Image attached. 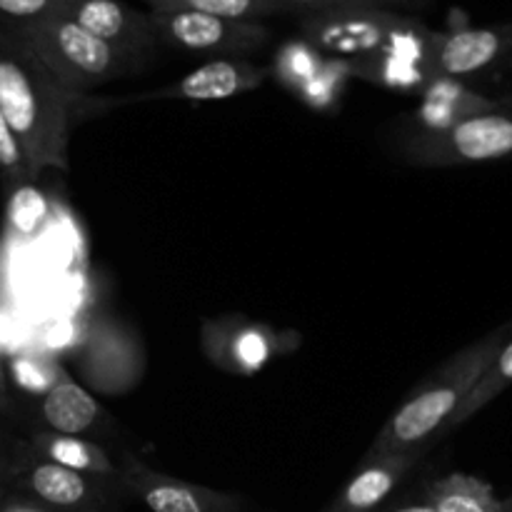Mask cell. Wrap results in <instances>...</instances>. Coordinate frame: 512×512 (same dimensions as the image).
Listing matches in <instances>:
<instances>
[{
	"label": "cell",
	"instance_id": "obj_19",
	"mask_svg": "<svg viewBox=\"0 0 512 512\" xmlns=\"http://www.w3.org/2000/svg\"><path fill=\"white\" fill-rule=\"evenodd\" d=\"M10 373L20 390L33 395H48L65 378L63 370L43 355H18L10 363Z\"/></svg>",
	"mask_w": 512,
	"mask_h": 512
},
{
	"label": "cell",
	"instance_id": "obj_22",
	"mask_svg": "<svg viewBox=\"0 0 512 512\" xmlns=\"http://www.w3.org/2000/svg\"><path fill=\"white\" fill-rule=\"evenodd\" d=\"M0 168L10 175H18V178L30 170L23 143L18 140L15 130L10 128V123L5 120L3 113H0Z\"/></svg>",
	"mask_w": 512,
	"mask_h": 512
},
{
	"label": "cell",
	"instance_id": "obj_16",
	"mask_svg": "<svg viewBox=\"0 0 512 512\" xmlns=\"http://www.w3.org/2000/svg\"><path fill=\"white\" fill-rule=\"evenodd\" d=\"M425 493L438 512H505V503H500L493 488L468 473L433 480Z\"/></svg>",
	"mask_w": 512,
	"mask_h": 512
},
{
	"label": "cell",
	"instance_id": "obj_11",
	"mask_svg": "<svg viewBox=\"0 0 512 512\" xmlns=\"http://www.w3.org/2000/svg\"><path fill=\"white\" fill-rule=\"evenodd\" d=\"M268 75V68L255 65L248 58H213L185 73L180 80L163 85V88L130 95L125 103H138V100H195V103L228 100L260 88L268 80Z\"/></svg>",
	"mask_w": 512,
	"mask_h": 512
},
{
	"label": "cell",
	"instance_id": "obj_17",
	"mask_svg": "<svg viewBox=\"0 0 512 512\" xmlns=\"http://www.w3.org/2000/svg\"><path fill=\"white\" fill-rule=\"evenodd\" d=\"M150 10H195V13L223 15L235 20H255L275 13H283L285 5L280 0H140Z\"/></svg>",
	"mask_w": 512,
	"mask_h": 512
},
{
	"label": "cell",
	"instance_id": "obj_5",
	"mask_svg": "<svg viewBox=\"0 0 512 512\" xmlns=\"http://www.w3.org/2000/svg\"><path fill=\"white\" fill-rule=\"evenodd\" d=\"M403 150L410 163L423 168H450L510 158L512 113L498 108L455 120L443 128L423 130L413 135Z\"/></svg>",
	"mask_w": 512,
	"mask_h": 512
},
{
	"label": "cell",
	"instance_id": "obj_18",
	"mask_svg": "<svg viewBox=\"0 0 512 512\" xmlns=\"http://www.w3.org/2000/svg\"><path fill=\"white\" fill-rule=\"evenodd\" d=\"M510 385H512V340L505 343V348L500 350L498 358L493 360V365L485 370V375L480 378V383L475 385L473 393L468 395V400L460 405V410L455 413V418L450 420V425L445 433H450V430H455L458 425H463L465 420L473 418L478 410H483L490 400L498 398V395L503 393L505 388H510Z\"/></svg>",
	"mask_w": 512,
	"mask_h": 512
},
{
	"label": "cell",
	"instance_id": "obj_26",
	"mask_svg": "<svg viewBox=\"0 0 512 512\" xmlns=\"http://www.w3.org/2000/svg\"><path fill=\"white\" fill-rule=\"evenodd\" d=\"M13 348V328H10V320L0 313V355L8 353Z\"/></svg>",
	"mask_w": 512,
	"mask_h": 512
},
{
	"label": "cell",
	"instance_id": "obj_10",
	"mask_svg": "<svg viewBox=\"0 0 512 512\" xmlns=\"http://www.w3.org/2000/svg\"><path fill=\"white\" fill-rule=\"evenodd\" d=\"M55 13L75 20L80 28L118 45L145 65L158 53L160 43L148 13L133 8L128 0H60Z\"/></svg>",
	"mask_w": 512,
	"mask_h": 512
},
{
	"label": "cell",
	"instance_id": "obj_20",
	"mask_svg": "<svg viewBox=\"0 0 512 512\" xmlns=\"http://www.w3.org/2000/svg\"><path fill=\"white\" fill-rule=\"evenodd\" d=\"M60 0H0V33H15L58 10Z\"/></svg>",
	"mask_w": 512,
	"mask_h": 512
},
{
	"label": "cell",
	"instance_id": "obj_25",
	"mask_svg": "<svg viewBox=\"0 0 512 512\" xmlns=\"http://www.w3.org/2000/svg\"><path fill=\"white\" fill-rule=\"evenodd\" d=\"M385 512H438L435 510V505L430 503V498H428V493H420L418 498H410V500H405V503H400V505H395V508H390V510H385Z\"/></svg>",
	"mask_w": 512,
	"mask_h": 512
},
{
	"label": "cell",
	"instance_id": "obj_8",
	"mask_svg": "<svg viewBox=\"0 0 512 512\" xmlns=\"http://www.w3.org/2000/svg\"><path fill=\"white\" fill-rule=\"evenodd\" d=\"M512 55V23L433 33L425 53L430 78L468 80L488 73Z\"/></svg>",
	"mask_w": 512,
	"mask_h": 512
},
{
	"label": "cell",
	"instance_id": "obj_2",
	"mask_svg": "<svg viewBox=\"0 0 512 512\" xmlns=\"http://www.w3.org/2000/svg\"><path fill=\"white\" fill-rule=\"evenodd\" d=\"M510 330L512 325H505L485 335L478 343L453 355L438 373L423 380L418 390L383 425L365 458L395 455L405 450H428L435 438H443L460 405L468 400L485 370L505 348Z\"/></svg>",
	"mask_w": 512,
	"mask_h": 512
},
{
	"label": "cell",
	"instance_id": "obj_12",
	"mask_svg": "<svg viewBox=\"0 0 512 512\" xmlns=\"http://www.w3.org/2000/svg\"><path fill=\"white\" fill-rule=\"evenodd\" d=\"M25 483L40 503L65 512H113V488H120V483L93 478L50 460L35 463Z\"/></svg>",
	"mask_w": 512,
	"mask_h": 512
},
{
	"label": "cell",
	"instance_id": "obj_9",
	"mask_svg": "<svg viewBox=\"0 0 512 512\" xmlns=\"http://www.w3.org/2000/svg\"><path fill=\"white\" fill-rule=\"evenodd\" d=\"M118 465L120 490L150 512H240L243 508L238 495L158 473L133 455H125Z\"/></svg>",
	"mask_w": 512,
	"mask_h": 512
},
{
	"label": "cell",
	"instance_id": "obj_7",
	"mask_svg": "<svg viewBox=\"0 0 512 512\" xmlns=\"http://www.w3.org/2000/svg\"><path fill=\"white\" fill-rule=\"evenodd\" d=\"M73 353L83 380L100 395H123L143 378V343L123 320L110 315L85 320L83 340Z\"/></svg>",
	"mask_w": 512,
	"mask_h": 512
},
{
	"label": "cell",
	"instance_id": "obj_24",
	"mask_svg": "<svg viewBox=\"0 0 512 512\" xmlns=\"http://www.w3.org/2000/svg\"><path fill=\"white\" fill-rule=\"evenodd\" d=\"M368 3L370 8H380V10H390V13H403V10H418L423 8L428 0H363Z\"/></svg>",
	"mask_w": 512,
	"mask_h": 512
},
{
	"label": "cell",
	"instance_id": "obj_28",
	"mask_svg": "<svg viewBox=\"0 0 512 512\" xmlns=\"http://www.w3.org/2000/svg\"><path fill=\"white\" fill-rule=\"evenodd\" d=\"M505 512H512V503H508V505H505Z\"/></svg>",
	"mask_w": 512,
	"mask_h": 512
},
{
	"label": "cell",
	"instance_id": "obj_21",
	"mask_svg": "<svg viewBox=\"0 0 512 512\" xmlns=\"http://www.w3.org/2000/svg\"><path fill=\"white\" fill-rule=\"evenodd\" d=\"M45 200L35 188H18L10 198V223L20 235H33L43 225Z\"/></svg>",
	"mask_w": 512,
	"mask_h": 512
},
{
	"label": "cell",
	"instance_id": "obj_4",
	"mask_svg": "<svg viewBox=\"0 0 512 512\" xmlns=\"http://www.w3.org/2000/svg\"><path fill=\"white\" fill-rule=\"evenodd\" d=\"M28 48L55 78L75 93L123 80L145 68L143 60L118 45L80 28L75 20L53 13L15 33H3Z\"/></svg>",
	"mask_w": 512,
	"mask_h": 512
},
{
	"label": "cell",
	"instance_id": "obj_14",
	"mask_svg": "<svg viewBox=\"0 0 512 512\" xmlns=\"http://www.w3.org/2000/svg\"><path fill=\"white\" fill-rule=\"evenodd\" d=\"M40 415L53 433L83 435L90 433L103 418V408L98 400L78 385L75 380L63 378L48 395H43Z\"/></svg>",
	"mask_w": 512,
	"mask_h": 512
},
{
	"label": "cell",
	"instance_id": "obj_3",
	"mask_svg": "<svg viewBox=\"0 0 512 512\" xmlns=\"http://www.w3.org/2000/svg\"><path fill=\"white\" fill-rule=\"evenodd\" d=\"M430 35L433 30L408 15L380 8H345L300 20V38L308 40L325 58L343 63L398 55L420 58L425 65Z\"/></svg>",
	"mask_w": 512,
	"mask_h": 512
},
{
	"label": "cell",
	"instance_id": "obj_23",
	"mask_svg": "<svg viewBox=\"0 0 512 512\" xmlns=\"http://www.w3.org/2000/svg\"><path fill=\"white\" fill-rule=\"evenodd\" d=\"M285 5V10H295L303 18L308 15H323L333 13V10H345V8H370L363 0H280Z\"/></svg>",
	"mask_w": 512,
	"mask_h": 512
},
{
	"label": "cell",
	"instance_id": "obj_27",
	"mask_svg": "<svg viewBox=\"0 0 512 512\" xmlns=\"http://www.w3.org/2000/svg\"><path fill=\"white\" fill-rule=\"evenodd\" d=\"M3 512H50V510L38 508V505H30V503H13V505H8Z\"/></svg>",
	"mask_w": 512,
	"mask_h": 512
},
{
	"label": "cell",
	"instance_id": "obj_13",
	"mask_svg": "<svg viewBox=\"0 0 512 512\" xmlns=\"http://www.w3.org/2000/svg\"><path fill=\"white\" fill-rule=\"evenodd\" d=\"M425 450H405L395 455L365 458L358 473L330 500L323 512H380L390 495L418 468Z\"/></svg>",
	"mask_w": 512,
	"mask_h": 512
},
{
	"label": "cell",
	"instance_id": "obj_15",
	"mask_svg": "<svg viewBox=\"0 0 512 512\" xmlns=\"http://www.w3.org/2000/svg\"><path fill=\"white\" fill-rule=\"evenodd\" d=\"M35 450L50 463H58L63 468L78 470V473L93 475V478L110 480L118 483L120 465L100 448L98 443L78 438V435H60V433H43L35 435Z\"/></svg>",
	"mask_w": 512,
	"mask_h": 512
},
{
	"label": "cell",
	"instance_id": "obj_6",
	"mask_svg": "<svg viewBox=\"0 0 512 512\" xmlns=\"http://www.w3.org/2000/svg\"><path fill=\"white\" fill-rule=\"evenodd\" d=\"M160 45L213 58H245L270 40V28L255 20H235L195 10H148Z\"/></svg>",
	"mask_w": 512,
	"mask_h": 512
},
{
	"label": "cell",
	"instance_id": "obj_1",
	"mask_svg": "<svg viewBox=\"0 0 512 512\" xmlns=\"http://www.w3.org/2000/svg\"><path fill=\"white\" fill-rule=\"evenodd\" d=\"M78 98L28 48L0 33V113L23 143L30 170L65 168L70 108Z\"/></svg>",
	"mask_w": 512,
	"mask_h": 512
}]
</instances>
